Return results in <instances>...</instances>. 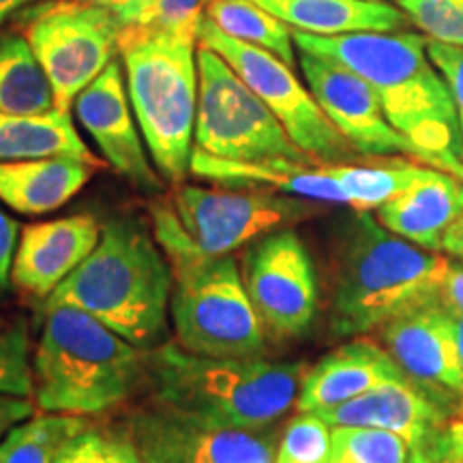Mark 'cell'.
<instances>
[{
  "label": "cell",
  "instance_id": "45",
  "mask_svg": "<svg viewBox=\"0 0 463 463\" xmlns=\"http://www.w3.org/2000/svg\"><path fill=\"white\" fill-rule=\"evenodd\" d=\"M144 461H146V463H161V461H157V459H148V457H144Z\"/></svg>",
  "mask_w": 463,
  "mask_h": 463
},
{
  "label": "cell",
  "instance_id": "29",
  "mask_svg": "<svg viewBox=\"0 0 463 463\" xmlns=\"http://www.w3.org/2000/svg\"><path fill=\"white\" fill-rule=\"evenodd\" d=\"M86 425V416L33 414L0 439V463H54L62 444Z\"/></svg>",
  "mask_w": 463,
  "mask_h": 463
},
{
  "label": "cell",
  "instance_id": "23",
  "mask_svg": "<svg viewBox=\"0 0 463 463\" xmlns=\"http://www.w3.org/2000/svg\"><path fill=\"white\" fill-rule=\"evenodd\" d=\"M269 14L279 17L292 31L322 34L395 33L408 24L402 9L382 0H253Z\"/></svg>",
  "mask_w": 463,
  "mask_h": 463
},
{
  "label": "cell",
  "instance_id": "3",
  "mask_svg": "<svg viewBox=\"0 0 463 463\" xmlns=\"http://www.w3.org/2000/svg\"><path fill=\"white\" fill-rule=\"evenodd\" d=\"M449 260L392 234L361 213L345 225L335 258L331 333L361 337L439 298Z\"/></svg>",
  "mask_w": 463,
  "mask_h": 463
},
{
  "label": "cell",
  "instance_id": "43",
  "mask_svg": "<svg viewBox=\"0 0 463 463\" xmlns=\"http://www.w3.org/2000/svg\"><path fill=\"white\" fill-rule=\"evenodd\" d=\"M455 339H457V350H459V361H461V372H463V317L455 316Z\"/></svg>",
  "mask_w": 463,
  "mask_h": 463
},
{
  "label": "cell",
  "instance_id": "12",
  "mask_svg": "<svg viewBox=\"0 0 463 463\" xmlns=\"http://www.w3.org/2000/svg\"><path fill=\"white\" fill-rule=\"evenodd\" d=\"M241 275L266 333L294 339L309 331L317 316V281L297 232H270L253 241Z\"/></svg>",
  "mask_w": 463,
  "mask_h": 463
},
{
  "label": "cell",
  "instance_id": "31",
  "mask_svg": "<svg viewBox=\"0 0 463 463\" xmlns=\"http://www.w3.org/2000/svg\"><path fill=\"white\" fill-rule=\"evenodd\" d=\"M54 463H146L133 436L86 425L58 450Z\"/></svg>",
  "mask_w": 463,
  "mask_h": 463
},
{
  "label": "cell",
  "instance_id": "34",
  "mask_svg": "<svg viewBox=\"0 0 463 463\" xmlns=\"http://www.w3.org/2000/svg\"><path fill=\"white\" fill-rule=\"evenodd\" d=\"M0 392L34 397V375L28 358V331L24 322L0 333Z\"/></svg>",
  "mask_w": 463,
  "mask_h": 463
},
{
  "label": "cell",
  "instance_id": "20",
  "mask_svg": "<svg viewBox=\"0 0 463 463\" xmlns=\"http://www.w3.org/2000/svg\"><path fill=\"white\" fill-rule=\"evenodd\" d=\"M189 172L222 187L279 191L322 204H347L344 189L324 165L311 167V164L294 161H230L194 146Z\"/></svg>",
  "mask_w": 463,
  "mask_h": 463
},
{
  "label": "cell",
  "instance_id": "1",
  "mask_svg": "<svg viewBox=\"0 0 463 463\" xmlns=\"http://www.w3.org/2000/svg\"><path fill=\"white\" fill-rule=\"evenodd\" d=\"M294 45L350 69L378 95L389 123L422 153V164L449 172L463 161V136L447 80L427 54V37L408 31L335 37L292 31Z\"/></svg>",
  "mask_w": 463,
  "mask_h": 463
},
{
  "label": "cell",
  "instance_id": "22",
  "mask_svg": "<svg viewBox=\"0 0 463 463\" xmlns=\"http://www.w3.org/2000/svg\"><path fill=\"white\" fill-rule=\"evenodd\" d=\"M101 165L80 157L0 161V202L20 215H45L75 198Z\"/></svg>",
  "mask_w": 463,
  "mask_h": 463
},
{
  "label": "cell",
  "instance_id": "5",
  "mask_svg": "<svg viewBox=\"0 0 463 463\" xmlns=\"http://www.w3.org/2000/svg\"><path fill=\"white\" fill-rule=\"evenodd\" d=\"M33 375L39 412L97 416L146 380V350L78 307L45 303Z\"/></svg>",
  "mask_w": 463,
  "mask_h": 463
},
{
  "label": "cell",
  "instance_id": "32",
  "mask_svg": "<svg viewBox=\"0 0 463 463\" xmlns=\"http://www.w3.org/2000/svg\"><path fill=\"white\" fill-rule=\"evenodd\" d=\"M333 427L317 414L300 412L283 433L275 463H328Z\"/></svg>",
  "mask_w": 463,
  "mask_h": 463
},
{
  "label": "cell",
  "instance_id": "24",
  "mask_svg": "<svg viewBox=\"0 0 463 463\" xmlns=\"http://www.w3.org/2000/svg\"><path fill=\"white\" fill-rule=\"evenodd\" d=\"M80 157L99 161L90 153L71 114L54 108L45 114L0 112V161Z\"/></svg>",
  "mask_w": 463,
  "mask_h": 463
},
{
  "label": "cell",
  "instance_id": "30",
  "mask_svg": "<svg viewBox=\"0 0 463 463\" xmlns=\"http://www.w3.org/2000/svg\"><path fill=\"white\" fill-rule=\"evenodd\" d=\"M410 447L397 433L372 427H333L328 463H408Z\"/></svg>",
  "mask_w": 463,
  "mask_h": 463
},
{
  "label": "cell",
  "instance_id": "4",
  "mask_svg": "<svg viewBox=\"0 0 463 463\" xmlns=\"http://www.w3.org/2000/svg\"><path fill=\"white\" fill-rule=\"evenodd\" d=\"M172 269L157 239L131 219L101 228L92 253L45 303L78 307L142 350L161 344L172 298Z\"/></svg>",
  "mask_w": 463,
  "mask_h": 463
},
{
  "label": "cell",
  "instance_id": "8",
  "mask_svg": "<svg viewBox=\"0 0 463 463\" xmlns=\"http://www.w3.org/2000/svg\"><path fill=\"white\" fill-rule=\"evenodd\" d=\"M200 97L195 146L230 161H294L314 164L286 127L217 52H198Z\"/></svg>",
  "mask_w": 463,
  "mask_h": 463
},
{
  "label": "cell",
  "instance_id": "11",
  "mask_svg": "<svg viewBox=\"0 0 463 463\" xmlns=\"http://www.w3.org/2000/svg\"><path fill=\"white\" fill-rule=\"evenodd\" d=\"M170 206L184 234L204 256H230L247 242L322 211V202L279 191L204 189L183 183L174 191Z\"/></svg>",
  "mask_w": 463,
  "mask_h": 463
},
{
  "label": "cell",
  "instance_id": "47",
  "mask_svg": "<svg viewBox=\"0 0 463 463\" xmlns=\"http://www.w3.org/2000/svg\"><path fill=\"white\" fill-rule=\"evenodd\" d=\"M397 3H399V0H397Z\"/></svg>",
  "mask_w": 463,
  "mask_h": 463
},
{
  "label": "cell",
  "instance_id": "36",
  "mask_svg": "<svg viewBox=\"0 0 463 463\" xmlns=\"http://www.w3.org/2000/svg\"><path fill=\"white\" fill-rule=\"evenodd\" d=\"M427 54L438 71L442 73V78L447 80L463 136V48L427 39Z\"/></svg>",
  "mask_w": 463,
  "mask_h": 463
},
{
  "label": "cell",
  "instance_id": "28",
  "mask_svg": "<svg viewBox=\"0 0 463 463\" xmlns=\"http://www.w3.org/2000/svg\"><path fill=\"white\" fill-rule=\"evenodd\" d=\"M208 3L211 0H136L129 9L118 14L123 24L120 45L164 34L198 42Z\"/></svg>",
  "mask_w": 463,
  "mask_h": 463
},
{
  "label": "cell",
  "instance_id": "7",
  "mask_svg": "<svg viewBox=\"0 0 463 463\" xmlns=\"http://www.w3.org/2000/svg\"><path fill=\"white\" fill-rule=\"evenodd\" d=\"M125 84L150 159L165 181L189 174L198 118L200 71L195 39L150 37L120 45Z\"/></svg>",
  "mask_w": 463,
  "mask_h": 463
},
{
  "label": "cell",
  "instance_id": "42",
  "mask_svg": "<svg viewBox=\"0 0 463 463\" xmlns=\"http://www.w3.org/2000/svg\"><path fill=\"white\" fill-rule=\"evenodd\" d=\"M80 3H89V5H99V7L112 9L116 15L123 14L125 9H129L136 0H80Z\"/></svg>",
  "mask_w": 463,
  "mask_h": 463
},
{
  "label": "cell",
  "instance_id": "9",
  "mask_svg": "<svg viewBox=\"0 0 463 463\" xmlns=\"http://www.w3.org/2000/svg\"><path fill=\"white\" fill-rule=\"evenodd\" d=\"M198 42L217 52L241 80L269 106L288 136L300 150L320 164H345L356 157V148L341 136L320 103L294 75L292 67L273 52L239 42L213 24L202 22Z\"/></svg>",
  "mask_w": 463,
  "mask_h": 463
},
{
  "label": "cell",
  "instance_id": "46",
  "mask_svg": "<svg viewBox=\"0 0 463 463\" xmlns=\"http://www.w3.org/2000/svg\"><path fill=\"white\" fill-rule=\"evenodd\" d=\"M260 463H273V461H260Z\"/></svg>",
  "mask_w": 463,
  "mask_h": 463
},
{
  "label": "cell",
  "instance_id": "14",
  "mask_svg": "<svg viewBox=\"0 0 463 463\" xmlns=\"http://www.w3.org/2000/svg\"><path fill=\"white\" fill-rule=\"evenodd\" d=\"M384 350L410 380L444 403H463V372L455 339V316L438 300L392 317L380 328Z\"/></svg>",
  "mask_w": 463,
  "mask_h": 463
},
{
  "label": "cell",
  "instance_id": "19",
  "mask_svg": "<svg viewBox=\"0 0 463 463\" xmlns=\"http://www.w3.org/2000/svg\"><path fill=\"white\" fill-rule=\"evenodd\" d=\"M408 378L384 347L356 337L322 356L300 384L298 412H322L361 397L386 382Z\"/></svg>",
  "mask_w": 463,
  "mask_h": 463
},
{
  "label": "cell",
  "instance_id": "6",
  "mask_svg": "<svg viewBox=\"0 0 463 463\" xmlns=\"http://www.w3.org/2000/svg\"><path fill=\"white\" fill-rule=\"evenodd\" d=\"M153 232L172 269L170 314L176 344L202 356H262L266 331L236 260L198 251L170 202L153 204Z\"/></svg>",
  "mask_w": 463,
  "mask_h": 463
},
{
  "label": "cell",
  "instance_id": "41",
  "mask_svg": "<svg viewBox=\"0 0 463 463\" xmlns=\"http://www.w3.org/2000/svg\"><path fill=\"white\" fill-rule=\"evenodd\" d=\"M33 3H37V0H0V26H3L9 17L20 14L22 9L31 7Z\"/></svg>",
  "mask_w": 463,
  "mask_h": 463
},
{
  "label": "cell",
  "instance_id": "16",
  "mask_svg": "<svg viewBox=\"0 0 463 463\" xmlns=\"http://www.w3.org/2000/svg\"><path fill=\"white\" fill-rule=\"evenodd\" d=\"M131 109L123 69L116 61L109 62L99 78L92 80L73 101L80 125L108 164L133 187L153 194L164 189V183L148 164L144 137Z\"/></svg>",
  "mask_w": 463,
  "mask_h": 463
},
{
  "label": "cell",
  "instance_id": "33",
  "mask_svg": "<svg viewBox=\"0 0 463 463\" xmlns=\"http://www.w3.org/2000/svg\"><path fill=\"white\" fill-rule=\"evenodd\" d=\"M399 7L433 42L463 48V0H399Z\"/></svg>",
  "mask_w": 463,
  "mask_h": 463
},
{
  "label": "cell",
  "instance_id": "25",
  "mask_svg": "<svg viewBox=\"0 0 463 463\" xmlns=\"http://www.w3.org/2000/svg\"><path fill=\"white\" fill-rule=\"evenodd\" d=\"M54 108V89L28 39L0 33V112L45 114Z\"/></svg>",
  "mask_w": 463,
  "mask_h": 463
},
{
  "label": "cell",
  "instance_id": "27",
  "mask_svg": "<svg viewBox=\"0 0 463 463\" xmlns=\"http://www.w3.org/2000/svg\"><path fill=\"white\" fill-rule=\"evenodd\" d=\"M206 20L230 37L273 52L283 62L294 67L297 58L292 28L253 0H211L206 7Z\"/></svg>",
  "mask_w": 463,
  "mask_h": 463
},
{
  "label": "cell",
  "instance_id": "26",
  "mask_svg": "<svg viewBox=\"0 0 463 463\" xmlns=\"http://www.w3.org/2000/svg\"><path fill=\"white\" fill-rule=\"evenodd\" d=\"M339 187L344 189L347 206L354 211H378L382 204L395 198L422 178L430 165H419L412 161L391 159L384 164L350 165V164H324Z\"/></svg>",
  "mask_w": 463,
  "mask_h": 463
},
{
  "label": "cell",
  "instance_id": "15",
  "mask_svg": "<svg viewBox=\"0 0 463 463\" xmlns=\"http://www.w3.org/2000/svg\"><path fill=\"white\" fill-rule=\"evenodd\" d=\"M131 436L142 455L161 463H260L277 455L269 430H217L150 408L131 419Z\"/></svg>",
  "mask_w": 463,
  "mask_h": 463
},
{
  "label": "cell",
  "instance_id": "18",
  "mask_svg": "<svg viewBox=\"0 0 463 463\" xmlns=\"http://www.w3.org/2000/svg\"><path fill=\"white\" fill-rule=\"evenodd\" d=\"M331 427H372L402 436L414 447L449 422V403L410 378L375 386L361 397L316 412Z\"/></svg>",
  "mask_w": 463,
  "mask_h": 463
},
{
  "label": "cell",
  "instance_id": "13",
  "mask_svg": "<svg viewBox=\"0 0 463 463\" xmlns=\"http://www.w3.org/2000/svg\"><path fill=\"white\" fill-rule=\"evenodd\" d=\"M298 65L311 95L356 153L367 157L402 153L422 161L420 150L389 123L378 95L363 78L309 52H300Z\"/></svg>",
  "mask_w": 463,
  "mask_h": 463
},
{
  "label": "cell",
  "instance_id": "39",
  "mask_svg": "<svg viewBox=\"0 0 463 463\" xmlns=\"http://www.w3.org/2000/svg\"><path fill=\"white\" fill-rule=\"evenodd\" d=\"M439 303L453 316L463 317V262H450L439 288Z\"/></svg>",
  "mask_w": 463,
  "mask_h": 463
},
{
  "label": "cell",
  "instance_id": "21",
  "mask_svg": "<svg viewBox=\"0 0 463 463\" xmlns=\"http://www.w3.org/2000/svg\"><path fill=\"white\" fill-rule=\"evenodd\" d=\"M461 191L453 174L430 165L412 187L378 208V222L414 245L442 251L444 234L463 213Z\"/></svg>",
  "mask_w": 463,
  "mask_h": 463
},
{
  "label": "cell",
  "instance_id": "2",
  "mask_svg": "<svg viewBox=\"0 0 463 463\" xmlns=\"http://www.w3.org/2000/svg\"><path fill=\"white\" fill-rule=\"evenodd\" d=\"M303 378V363L202 356L178 344L146 350L153 408L217 430H269L297 403Z\"/></svg>",
  "mask_w": 463,
  "mask_h": 463
},
{
  "label": "cell",
  "instance_id": "40",
  "mask_svg": "<svg viewBox=\"0 0 463 463\" xmlns=\"http://www.w3.org/2000/svg\"><path fill=\"white\" fill-rule=\"evenodd\" d=\"M461 202H463V191H461ZM442 251H447L449 256H453L459 260V262H463V213L455 219V223L447 230V234H444Z\"/></svg>",
  "mask_w": 463,
  "mask_h": 463
},
{
  "label": "cell",
  "instance_id": "10",
  "mask_svg": "<svg viewBox=\"0 0 463 463\" xmlns=\"http://www.w3.org/2000/svg\"><path fill=\"white\" fill-rule=\"evenodd\" d=\"M26 39L48 73L58 109L103 73L118 52L123 24L112 9L80 0H58L26 11Z\"/></svg>",
  "mask_w": 463,
  "mask_h": 463
},
{
  "label": "cell",
  "instance_id": "17",
  "mask_svg": "<svg viewBox=\"0 0 463 463\" xmlns=\"http://www.w3.org/2000/svg\"><path fill=\"white\" fill-rule=\"evenodd\" d=\"M99 239L101 225L92 215H71L26 225L15 251L11 281L22 292L48 300L90 256Z\"/></svg>",
  "mask_w": 463,
  "mask_h": 463
},
{
  "label": "cell",
  "instance_id": "44",
  "mask_svg": "<svg viewBox=\"0 0 463 463\" xmlns=\"http://www.w3.org/2000/svg\"><path fill=\"white\" fill-rule=\"evenodd\" d=\"M449 174H453L455 178H461V183H463V161H457V164L450 165Z\"/></svg>",
  "mask_w": 463,
  "mask_h": 463
},
{
  "label": "cell",
  "instance_id": "38",
  "mask_svg": "<svg viewBox=\"0 0 463 463\" xmlns=\"http://www.w3.org/2000/svg\"><path fill=\"white\" fill-rule=\"evenodd\" d=\"M34 405L31 397H17L0 392V439L7 436L9 430H14L17 422L31 419L34 414Z\"/></svg>",
  "mask_w": 463,
  "mask_h": 463
},
{
  "label": "cell",
  "instance_id": "35",
  "mask_svg": "<svg viewBox=\"0 0 463 463\" xmlns=\"http://www.w3.org/2000/svg\"><path fill=\"white\" fill-rule=\"evenodd\" d=\"M408 463H463V420L447 422L410 447Z\"/></svg>",
  "mask_w": 463,
  "mask_h": 463
},
{
  "label": "cell",
  "instance_id": "37",
  "mask_svg": "<svg viewBox=\"0 0 463 463\" xmlns=\"http://www.w3.org/2000/svg\"><path fill=\"white\" fill-rule=\"evenodd\" d=\"M20 225L14 217L0 208V292H5L11 283V273H14V260L20 241Z\"/></svg>",
  "mask_w": 463,
  "mask_h": 463
}]
</instances>
